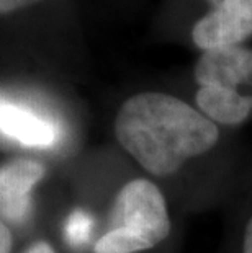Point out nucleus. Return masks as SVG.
I'll return each mask as SVG.
<instances>
[{
  "label": "nucleus",
  "instance_id": "f257e3e1",
  "mask_svg": "<svg viewBox=\"0 0 252 253\" xmlns=\"http://www.w3.org/2000/svg\"><path fill=\"white\" fill-rule=\"evenodd\" d=\"M115 136L144 170L167 176L189 159L211 150L219 131L203 113L177 96L144 91L120 106Z\"/></svg>",
  "mask_w": 252,
  "mask_h": 253
},
{
  "label": "nucleus",
  "instance_id": "f03ea898",
  "mask_svg": "<svg viewBox=\"0 0 252 253\" xmlns=\"http://www.w3.org/2000/svg\"><path fill=\"white\" fill-rule=\"evenodd\" d=\"M170 234L164 195L146 178L128 181L118 191L110 229L95 242V253H139L159 245Z\"/></svg>",
  "mask_w": 252,
  "mask_h": 253
},
{
  "label": "nucleus",
  "instance_id": "7ed1b4c3",
  "mask_svg": "<svg viewBox=\"0 0 252 253\" xmlns=\"http://www.w3.org/2000/svg\"><path fill=\"white\" fill-rule=\"evenodd\" d=\"M252 36V0H224L194 25L192 40L202 51L241 46Z\"/></svg>",
  "mask_w": 252,
  "mask_h": 253
},
{
  "label": "nucleus",
  "instance_id": "20e7f679",
  "mask_svg": "<svg viewBox=\"0 0 252 253\" xmlns=\"http://www.w3.org/2000/svg\"><path fill=\"white\" fill-rule=\"evenodd\" d=\"M45 165L30 159H13L0 164V220L21 225L31 211V191L45 176Z\"/></svg>",
  "mask_w": 252,
  "mask_h": 253
},
{
  "label": "nucleus",
  "instance_id": "39448f33",
  "mask_svg": "<svg viewBox=\"0 0 252 253\" xmlns=\"http://www.w3.org/2000/svg\"><path fill=\"white\" fill-rule=\"evenodd\" d=\"M198 87H221L238 90L252 80V49L228 46L203 51L195 66Z\"/></svg>",
  "mask_w": 252,
  "mask_h": 253
},
{
  "label": "nucleus",
  "instance_id": "423d86ee",
  "mask_svg": "<svg viewBox=\"0 0 252 253\" xmlns=\"http://www.w3.org/2000/svg\"><path fill=\"white\" fill-rule=\"evenodd\" d=\"M0 131L25 145L48 147L56 142L52 123L17 105H0Z\"/></svg>",
  "mask_w": 252,
  "mask_h": 253
},
{
  "label": "nucleus",
  "instance_id": "0eeeda50",
  "mask_svg": "<svg viewBox=\"0 0 252 253\" xmlns=\"http://www.w3.org/2000/svg\"><path fill=\"white\" fill-rule=\"evenodd\" d=\"M197 105L208 120L221 125H241L252 111V95L221 87H198Z\"/></svg>",
  "mask_w": 252,
  "mask_h": 253
},
{
  "label": "nucleus",
  "instance_id": "6e6552de",
  "mask_svg": "<svg viewBox=\"0 0 252 253\" xmlns=\"http://www.w3.org/2000/svg\"><path fill=\"white\" fill-rule=\"evenodd\" d=\"M94 220L84 211H74L66 222V237L67 242L74 247H79L89 240L92 232Z\"/></svg>",
  "mask_w": 252,
  "mask_h": 253
},
{
  "label": "nucleus",
  "instance_id": "1a4fd4ad",
  "mask_svg": "<svg viewBox=\"0 0 252 253\" xmlns=\"http://www.w3.org/2000/svg\"><path fill=\"white\" fill-rule=\"evenodd\" d=\"M41 0H0V17L18 12L21 8L31 7L35 3H40Z\"/></svg>",
  "mask_w": 252,
  "mask_h": 253
},
{
  "label": "nucleus",
  "instance_id": "9d476101",
  "mask_svg": "<svg viewBox=\"0 0 252 253\" xmlns=\"http://www.w3.org/2000/svg\"><path fill=\"white\" fill-rule=\"evenodd\" d=\"M12 232H10L8 225L0 220V253H10L12 252Z\"/></svg>",
  "mask_w": 252,
  "mask_h": 253
},
{
  "label": "nucleus",
  "instance_id": "9b49d317",
  "mask_svg": "<svg viewBox=\"0 0 252 253\" xmlns=\"http://www.w3.org/2000/svg\"><path fill=\"white\" fill-rule=\"evenodd\" d=\"M23 253H56V252L50 244H48V242L38 240V242H35V244H31Z\"/></svg>",
  "mask_w": 252,
  "mask_h": 253
},
{
  "label": "nucleus",
  "instance_id": "f8f14e48",
  "mask_svg": "<svg viewBox=\"0 0 252 253\" xmlns=\"http://www.w3.org/2000/svg\"><path fill=\"white\" fill-rule=\"evenodd\" d=\"M243 253H252V216L248 222L244 234V244H243Z\"/></svg>",
  "mask_w": 252,
  "mask_h": 253
},
{
  "label": "nucleus",
  "instance_id": "ddd939ff",
  "mask_svg": "<svg viewBox=\"0 0 252 253\" xmlns=\"http://www.w3.org/2000/svg\"><path fill=\"white\" fill-rule=\"evenodd\" d=\"M208 2H211L213 5H218V3H223L224 0H208Z\"/></svg>",
  "mask_w": 252,
  "mask_h": 253
}]
</instances>
